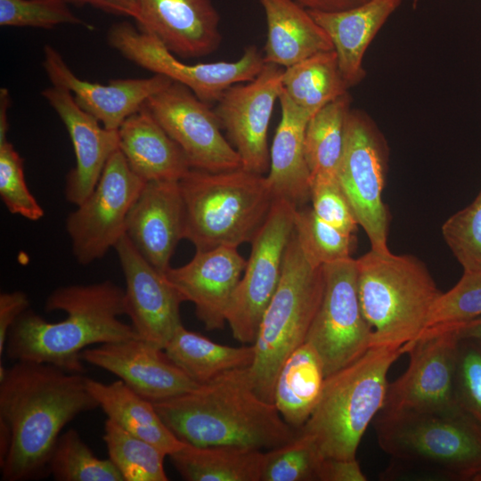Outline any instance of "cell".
Here are the masks:
<instances>
[{"instance_id": "1", "label": "cell", "mask_w": 481, "mask_h": 481, "mask_svg": "<svg viewBox=\"0 0 481 481\" xmlns=\"http://www.w3.org/2000/svg\"><path fill=\"white\" fill-rule=\"evenodd\" d=\"M98 407L82 373L30 361H16L10 368L0 364V426L10 436L0 461L2 479L40 477L61 429Z\"/></svg>"}, {"instance_id": "2", "label": "cell", "mask_w": 481, "mask_h": 481, "mask_svg": "<svg viewBox=\"0 0 481 481\" xmlns=\"http://www.w3.org/2000/svg\"><path fill=\"white\" fill-rule=\"evenodd\" d=\"M45 310L63 311L67 316L50 322L26 310L9 331V358L83 373L81 353L89 346L139 338L131 324L119 319L126 314L125 292L111 281L59 287L47 297Z\"/></svg>"}, {"instance_id": "3", "label": "cell", "mask_w": 481, "mask_h": 481, "mask_svg": "<svg viewBox=\"0 0 481 481\" xmlns=\"http://www.w3.org/2000/svg\"><path fill=\"white\" fill-rule=\"evenodd\" d=\"M153 404L178 439L198 446L268 451L292 440L299 430L284 421L274 404L255 392L248 367L226 371L191 392Z\"/></svg>"}, {"instance_id": "4", "label": "cell", "mask_w": 481, "mask_h": 481, "mask_svg": "<svg viewBox=\"0 0 481 481\" xmlns=\"http://www.w3.org/2000/svg\"><path fill=\"white\" fill-rule=\"evenodd\" d=\"M390 459L382 479L475 480L481 475V428L461 409H381L372 421Z\"/></svg>"}, {"instance_id": "5", "label": "cell", "mask_w": 481, "mask_h": 481, "mask_svg": "<svg viewBox=\"0 0 481 481\" xmlns=\"http://www.w3.org/2000/svg\"><path fill=\"white\" fill-rule=\"evenodd\" d=\"M179 187L183 239L196 250L250 242L275 200L265 176L242 167L222 172L191 168Z\"/></svg>"}, {"instance_id": "6", "label": "cell", "mask_w": 481, "mask_h": 481, "mask_svg": "<svg viewBox=\"0 0 481 481\" xmlns=\"http://www.w3.org/2000/svg\"><path fill=\"white\" fill-rule=\"evenodd\" d=\"M355 261L360 306L371 330V347L404 348L425 330L442 292L415 257L371 249Z\"/></svg>"}, {"instance_id": "7", "label": "cell", "mask_w": 481, "mask_h": 481, "mask_svg": "<svg viewBox=\"0 0 481 481\" xmlns=\"http://www.w3.org/2000/svg\"><path fill=\"white\" fill-rule=\"evenodd\" d=\"M404 354L403 347H371L325 378L320 399L300 428L324 458H356L367 428L384 405L388 371Z\"/></svg>"}, {"instance_id": "8", "label": "cell", "mask_w": 481, "mask_h": 481, "mask_svg": "<svg viewBox=\"0 0 481 481\" xmlns=\"http://www.w3.org/2000/svg\"><path fill=\"white\" fill-rule=\"evenodd\" d=\"M323 265L312 264L293 231L287 246L278 288L261 319L248 367L255 392L273 404V387L287 357L306 342L322 300Z\"/></svg>"}, {"instance_id": "9", "label": "cell", "mask_w": 481, "mask_h": 481, "mask_svg": "<svg viewBox=\"0 0 481 481\" xmlns=\"http://www.w3.org/2000/svg\"><path fill=\"white\" fill-rule=\"evenodd\" d=\"M107 41L129 61L183 85L209 105L216 103L230 86L254 79L265 64L255 45L246 47L235 61L187 64L155 37L126 20L110 26Z\"/></svg>"}, {"instance_id": "10", "label": "cell", "mask_w": 481, "mask_h": 481, "mask_svg": "<svg viewBox=\"0 0 481 481\" xmlns=\"http://www.w3.org/2000/svg\"><path fill=\"white\" fill-rule=\"evenodd\" d=\"M296 209L285 200H275L250 241V255L226 314L232 337L242 344L255 341L263 314L280 283Z\"/></svg>"}, {"instance_id": "11", "label": "cell", "mask_w": 481, "mask_h": 481, "mask_svg": "<svg viewBox=\"0 0 481 481\" xmlns=\"http://www.w3.org/2000/svg\"><path fill=\"white\" fill-rule=\"evenodd\" d=\"M145 183L119 149L110 156L94 191L66 219L78 264L89 265L114 249L126 234L127 216Z\"/></svg>"}, {"instance_id": "12", "label": "cell", "mask_w": 481, "mask_h": 481, "mask_svg": "<svg viewBox=\"0 0 481 481\" xmlns=\"http://www.w3.org/2000/svg\"><path fill=\"white\" fill-rule=\"evenodd\" d=\"M323 274L322 300L306 342L320 355L328 377L371 348V330L360 306L355 259L324 265Z\"/></svg>"}, {"instance_id": "13", "label": "cell", "mask_w": 481, "mask_h": 481, "mask_svg": "<svg viewBox=\"0 0 481 481\" xmlns=\"http://www.w3.org/2000/svg\"><path fill=\"white\" fill-rule=\"evenodd\" d=\"M338 181L371 249L387 248L388 213L382 200L385 183L384 149L377 127L362 110L348 112Z\"/></svg>"}, {"instance_id": "14", "label": "cell", "mask_w": 481, "mask_h": 481, "mask_svg": "<svg viewBox=\"0 0 481 481\" xmlns=\"http://www.w3.org/2000/svg\"><path fill=\"white\" fill-rule=\"evenodd\" d=\"M461 336L458 324L427 328L404 346L406 371L388 383L382 409L446 411L460 408L454 376Z\"/></svg>"}, {"instance_id": "15", "label": "cell", "mask_w": 481, "mask_h": 481, "mask_svg": "<svg viewBox=\"0 0 481 481\" xmlns=\"http://www.w3.org/2000/svg\"><path fill=\"white\" fill-rule=\"evenodd\" d=\"M145 106L181 148L191 168L222 172L241 167L240 158L224 136L214 109L188 87L172 82L151 96Z\"/></svg>"}, {"instance_id": "16", "label": "cell", "mask_w": 481, "mask_h": 481, "mask_svg": "<svg viewBox=\"0 0 481 481\" xmlns=\"http://www.w3.org/2000/svg\"><path fill=\"white\" fill-rule=\"evenodd\" d=\"M284 68L265 63L251 81L227 88L214 110L241 167L264 175L270 166L267 133L274 103L282 89Z\"/></svg>"}, {"instance_id": "17", "label": "cell", "mask_w": 481, "mask_h": 481, "mask_svg": "<svg viewBox=\"0 0 481 481\" xmlns=\"http://www.w3.org/2000/svg\"><path fill=\"white\" fill-rule=\"evenodd\" d=\"M124 274L126 314L138 337L165 347L183 325L182 298L125 234L114 247Z\"/></svg>"}, {"instance_id": "18", "label": "cell", "mask_w": 481, "mask_h": 481, "mask_svg": "<svg viewBox=\"0 0 481 481\" xmlns=\"http://www.w3.org/2000/svg\"><path fill=\"white\" fill-rule=\"evenodd\" d=\"M81 358L113 373L152 403L191 392L200 386L169 359L163 348L140 338L87 347Z\"/></svg>"}, {"instance_id": "19", "label": "cell", "mask_w": 481, "mask_h": 481, "mask_svg": "<svg viewBox=\"0 0 481 481\" xmlns=\"http://www.w3.org/2000/svg\"><path fill=\"white\" fill-rule=\"evenodd\" d=\"M247 261L238 248L223 246L196 250L193 257L164 273L183 301L194 305L195 314L206 330L222 329L236 287Z\"/></svg>"}, {"instance_id": "20", "label": "cell", "mask_w": 481, "mask_h": 481, "mask_svg": "<svg viewBox=\"0 0 481 481\" xmlns=\"http://www.w3.org/2000/svg\"><path fill=\"white\" fill-rule=\"evenodd\" d=\"M42 65L52 86L69 91L85 111L94 117L105 128L115 131L151 96L173 82L159 74L144 78L113 79L107 85L83 80L50 45L44 46Z\"/></svg>"}, {"instance_id": "21", "label": "cell", "mask_w": 481, "mask_h": 481, "mask_svg": "<svg viewBox=\"0 0 481 481\" xmlns=\"http://www.w3.org/2000/svg\"><path fill=\"white\" fill-rule=\"evenodd\" d=\"M42 96L70 137L76 165L66 176L64 192L69 202L78 206L94 191L109 159L118 149V131L105 128L65 88L52 86L43 90Z\"/></svg>"}, {"instance_id": "22", "label": "cell", "mask_w": 481, "mask_h": 481, "mask_svg": "<svg viewBox=\"0 0 481 481\" xmlns=\"http://www.w3.org/2000/svg\"><path fill=\"white\" fill-rule=\"evenodd\" d=\"M137 28L180 58L214 53L222 41L220 16L211 0H136Z\"/></svg>"}, {"instance_id": "23", "label": "cell", "mask_w": 481, "mask_h": 481, "mask_svg": "<svg viewBox=\"0 0 481 481\" xmlns=\"http://www.w3.org/2000/svg\"><path fill=\"white\" fill-rule=\"evenodd\" d=\"M184 207L179 181L145 183L126 220V235L157 270L165 273L183 239Z\"/></svg>"}, {"instance_id": "24", "label": "cell", "mask_w": 481, "mask_h": 481, "mask_svg": "<svg viewBox=\"0 0 481 481\" xmlns=\"http://www.w3.org/2000/svg\"><path fill=\"white\" fill-rule=\"evenodd\" d=\"M278 101L281 120L270 148L265 178L275 200H285L298 208L310 200L311 176L305 154V134L313 115L294 104L282 89Z\"/></svg>"}, {"instance_id": "25", "label": "cell", "mask_w": 481, "mask_h": 481, "mask_svg": "<svg viewBox=\"0 0 481 481\" xmlns=\"http://www.w3.org/2000/svg\"><path fill=\"white\" fill-rule=\"evenodd\" d=\"M402 0H370L340 12L309 11L330 37L339 69L352 87L364 78L363 57L370 44Z\"/></svg>"}, {"instance_id": "26", "label": "cell", "mask_w": 481, "mask_h": 481, "mask_svg": "<svg viewBox=\"0 0 481 481\" xmlns=\"http://www.w3.org/2000/svg\"><path fill=\"white\" fill-rule=\"evenodd\" d=\"M118 149L144 182L180 181L191 169L177 143L151 115L145 103L118 129Z\"/></svg>"}, {"instance_id": "27", "label": "cell", "mask_w": 481, "mask_h": 481, "mask_svg": "<svg viewBox=\"0 0 481 481\" xmlns=\"http://www.w3.org/2000/svg\"><path fill=\"white\" fill-rule=\"evenodd\" d=\"M267 27L264 61L288 68L315 53L333 49L326 31L295 0H258Z\"/></svg>"}, {"instance_id": "28", "label": "cell", "mask_w": 481, "mask_h": 481, "mask_svg": "<svg viewBox=\"0 0 481 481\" xmlns=\"http://www.w3.org/2000/svg\"><path fill=\"white\" fill-rule=\"evenodd\" d=\"M86 386L108 419L169 456L184 442L164 423L152 402L142 397L122 380L102 383L86 377Z\"/></svg>"}, {"instance_id": "29", "label": "cell", "mask_w": 481, "mask_h": 481, "mask_svg": "<svg viewBox=\"0 0 481 481\" xmlns=\"http://www.w3.org/2000/svg\"><path fill=\"white\" fill-rule=\"evenodd\" d=\"M322 361L308 342L282 363L273 387V404L290 427L300 429L310 418L325 381Z\"/></svg>"}, {"instance_id": "30", "label": "cell", "mask_w": 481, "mask_h": 481, "mask_svg": "<svg viewBox=\"0 0 481 481\" xmlns=\"http://www.w3.org/2000/svg\"><path fill=\"white\" fill-rule=\"evenodd\" d=\"M264 455L265 451L251 447L184 442L169 457L187 481H261Z\"/></svg>"}, {"instance_id": "31", "label": "cell", "mask_w": 481, "mask_h": 481, "mask_svg": "<svg viewBox=\"0 0 481 481\" xmlns=\"http://www.w3.org/2000/svg\"><path fill=\"white\" fill-rule=\"evenodd\" d=\"M169 359L200 385L254 360L252 345L240 347L216 343L181 325L164 347Z\"/></svg>"}, {"instance_id": "32", "label": "cell", "mask_w": 481, "mask_h": 481, "mask_svg": "<svg viewBox=\"0 0 481 481\" xmlns=\"http://www.w3.org/2000/svg\"><path fill=\"white\" fill-rule=\"evenodd\" d=\"M281 82L289 100L312 115L350 88L334 50L315 53L285 68Z\"/></svg>"}, {"instance_id": "33", "label": "cell", "mask_w": 481, "mask_h": 481, "mask_svg": "<svg viewBox=\"0 0 481 481\" xmlns=\"http://www.w3.org/2000/svg\"><path fill=\"white\" fill-rule=\"evenodd\" d=\"M350 105L351 97L347 93L322 107L309 119L305 134V154L310 179L338 178Z\"/></svg>"}, {"instance_id": "34", "label": "cell", "mask_w": 481, "mask_h": 481, "mask_svg": "<svg viewBox=\"0 0 481 481\" xmlns=\"http://www.w3.org/2000/svg\"><path fill=\"white\" fill-rule=\"evenodd\" d=\"M102 438L109 459L124 481L168 480L164 469V459L167 455L158 446L127 432L108 418Z\"/></svg>"}, {"instance_id": "35", "label": "cell", "mask_w": 481, "mask_h": 481, "mask_svg": "<svg viewBox=\"0 0 481 481\" xmlns=\"http://www.w3.org/2000/svg\"><path fill=\"white\" fill-rule=\"evenodd\" d=\"M47 471L58 481H124L112 461L95 456L72 428L59 436Z\"/></svg>"}, {"instance_id": "36", "label": "cell", "mask_w": 481, "mask_h": 481, "mask_svg": "<svg viewBox=\"0 0 481 481\" xmlns=\"http://www.w3.org/2000/svg\"><path fill=\"white\" fill-rule=\"evenodd\" d=\"M294 231L305 255L314 265L322 266L352 257L355 234L326 223L311 207L296 209Z\"/></svg>"}, {"instance_id": "37", "label": "cell", "mask_w": 481, "mask_h": 481, "mask_svg": "<svg viewBox=\"0 0 481 481\" xmlns=\"http://www.w3.org/2000/svg\"><path fill=\"white\" fill-rule=\"evenodd\" d=\"M323 459L314 438L299 429L292 440L265 451L261 481H318Z\"/></svg>"}, {"instance_id": "38", "label": "cell", "mask_w": 481, "mask_h": 481, "mask_svg": "<svg viewBox=\"0 0 481 481\" xmlns=\"http://www.w3.org/2000/svg\"><path fill=\"white\" fill-rule=\"evenodd\" d=\"M479 316L481 269L463 271L460 281L448 291L442 292L433 304L427 328L464 323Z\"/></svg>"}, {"instance_id": "39", "label": "cell", "mask_w": 481, "mask_h": 481, "mask_svg": "<svg viewBox=\"0 0 481 481\" xmlns=\"http://www.w3.org/2000/svg\"><path fill=\"white\" fill-rule=\"evenodd\" d=\"M442 234L463 271L481 269V191L444 223Z\"/></svg>"}, {"instance_id": "40", "label": "cell", "mask_w": 481, "mask_h": 481, "mask_svg": "<svg viewBox=\"0 0 481 481\" xmlns=\"http://www.w3.org/2000/svg\"><path fill=\"white\" fill-rule=\"evenodd\" d=\"M0 196L12 214L30 221L40 220L45 215L27 185L23 159L8 140L0 142Z\"/></svg>"}, {"instance_id": "41", "label": "cell", "mask_w": 481, "mask_h": 481, "mask_svg": "<svg viewBox=\"0 0 481 481\" xmlns=\"http://www.w3.org/2000/svg\"><path fill=\"white\" fill-rule=\"evenodd\" d=\"M67 0H0V25L52 29L61 24L90 25L76 16Z\"/></svg>"}, {"instance_id": "42", "label": "cell", "mask_w": 481, "mask_h": 481, "mask_svg": "<svg viewBox=\"0 0 481 481\" xmlns=\"http://www.w3.org/2000/svg\"><path fill=\"white\" fill-rule=\"evenodd\" d=\"M457 405L481 428V341L460 339L454 376Z\"/></svg>"}, {"instance_id": "43", "label": "cell", "mask_w": 481, "mask_h": 481, "mask_svg": "<svg viewBox=\"0 0 481 481\" xmlns=\"http://www.w3.org/2000/svg\"><path fill=\"white\" fill-rule=\"evenodd\" d=\"M310 200L321 219L346 233H355L359 224L338 178H311Z\"/></svg>"}, {"instance_id": "44", "label": "cell", "mask_w": 481, "mask_h": 481, "mask_svg": "<svg viewBox=\"0 0 481 481\" xmlns=\"http://www.w3.org/2000/svg\"><path fill=\"white\" fill-rule=\"evenodd\" d=\"M29 300L21 290L0 294V356L5 350L9 331L18 318L29 309Z\"/></svg>"}, {"instance_id": "45", "label": "cell", "mask_w": 481, "mask_h": 481, "mask_svg": "<svg viewBox=\"0 0 481 481\" xmlns=\"http://www.w3.org/2000/svg\"><path fill=\"white\" fill-rule=\"evenodd\" d=\"M356 458H324L319 470L318 481H366Z\"/></svg>"}, {"instance_id": "46", "label": "cell", "mask_w": 481, "mask_h": 481, "mask_svg": "<svg viewBox=\"0 0 481 481\" xmlns=\"http://www.w3.org/2000/svg\"><path fill=\"white\" fill-rule=\"evenodd\" d=\"M77 6L90 5L102 12L126 16L138 20L139 12L136 0H67Z\"/></svg>"}, {"instance_id": "47", "label": "cell", "mask_w": 481, "mask_h": 481, "mask_svg": "<svg viewBox=\"0 0 481 481\" xmlns=\"http://www.w3.org/2000/svg\"><path fill=\"white\" fill-rule=\"evenodd\" d=\"M309 11L340 12L356 7L370 0H295Z\"/></svg>"}, {"instance_id": "48", "label": "cell", "mask_w": 481, "mask_h": 481, "mask_svg": "<svg viewBox=\"0 0 481 481\" xmlns=\"http://www.w3.org/2000/svg\"><path fill=\"white\" fill-rule=\"evenodd\" d=\"M11 106L10 94L6 88L0 89V142L7 140L9 128L7 112Z\"/></svg>"}, {"instance_id": "49", "label": "cell", "mask_w": 481, "mask_h": 481, "mask_svg": "<svg viewBox=\"0 0 481 481\" xmlns=\"http://www.w3.org/2000/svg\"><path fill=\"white\" fill-rule=\"evenodd\" d=\"M461 338H469L481 341V316L458 324Z\"/></svg>"}, {"instance_id": "50", "label": "cell", "mask_w": 481, "mask_h": 481, "mask_svg": "<svg viewBox=\"0 0 481 481\" xmlns=\"http://www.w3.org/2000/svg\"><path fill=\"white\" fill-rule=\"evenodd\" d=\"M475 480H476V481H481V475L478 476Z\"/></svg>"}]
</instances>
